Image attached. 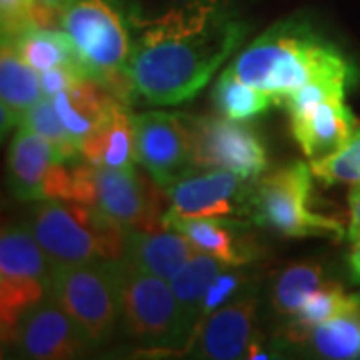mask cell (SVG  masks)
Listing matches in <instances>:
<instances>
[{"instance_id":"obj_1","label":"cell","mask_w":360,"mask_h":360,"mask_svg":"<svg viewBox=\"0 0 360 360\" xmlns=\"http://www.w3.org/2000/svg\"><path fill=\"white\" fill-rule=\"evenodd\" d=\"M134 26L129 72L136 94L158 106L194 98L246 34L245 22L220 0H182Z\"/></svg>"},{"instance_id":"obj_2","label":"cell","mask_w":360,"mask_h":360,"mask_svg":"<svg viewBox=\"0 0 360 360\" xmlns=\"http://www.w3.org/2000/svg\"><path fill=\"white\" fill-rule=\"evenodd\" d=\"M236 77L281 98L310 82L348 86L356 72L330 42L302 22H281L252 40L231 66Z\"/></svg>"},{"instance_id":"obj_3","label":"cell","mask_w":360,"mask_h":360,"mask_svg":"<svg viewBox=\"0 0 360 360\" xmlns=\"http://www.w3.org/2000/svg\"><path fill=\"white\" fill-rule=\"evenodd\" d=\"M26 229L32 232L52 270L124 257L129 231L98 206L72 200H40Z\"/></svg>"},{"instance_id":"obj_4","label":"cell","mask_w":360,"mask_h":360,"mask_svg":"<svg viewBox=\"0 0 360 360\" xmlns=\"http://www.w3.org/2000/svg\"><path fill=\"white\" fill-rule=\"evenodd\" d=\"M60 28L96 82L124 103L136 94L129 72L132 42L120 0H75L60 14Z\"/></svg>"},{"instance_id":"obj_5","label":"cell","mask_w":360,"mask_h":360,"mask_svg":"<svg viewBox=\"0 0 360 360\" xmlns=\"http://www.w3.org/2000/svg\"><path fill=\"white\" fill-rule=\"evenodd\" d=\"M312 170L304 162H292L270 172L255 184L252 219L283 236H345L338 219L314 212L310 206Z\"/></svg>"},{"instance_id":"obj_6","label":"cell","mask_w":360,"mask_h":360,"mask_svg":"<svg viewBox=\"0 0 360 360\" xmlns=\"http://www.w3.org/2000/svg\"><path fill=\"white\" fill-rule=\"evenodd\" d=\"M52 290V266L28 229H4L0 236V330L14 342L18 322Z\"/></svg>"},{"instance_id":"obj_7","label":"cell","mask_w":360,"mask_h":360,"mask_svg":"<svg viewBox=\"0 0 360 360\" xmlns=\"http://www.w3.org/2000/svg\"><path fill=\"white\" fill-rule=\"evenodd\" d=\"M108 264L122 328L136 338L174 345L176 298L170 281L134 266L124 257Z\"/></svg>"},{"instance_id":"obj_8","label":"cell","mask_w":360,"mask_h":360,"mask_svg":"<svg viewBox=\"0 0 360 360\" xmlns=\"http://www.w3.org/2000/svg\"><path fill=\"white\" fill-rule=\"evenodd\" d=\"M345 84L310 82L281 98L288 110L292 136L310 162L340 150L356 130L345 103Z\"/></svg>"},{"instance_id":"obj_9","label":"cell","mask_w":360,"mask_h":360,"mask_svg":"<svg viewBox=\"0 0 360 360\" xmlns=\"http://www.w3.org/2000/svg\"><path fill=\"white\" fill-rule=\"evenodd\" d=\"M51 295L75 321L90 347L104 345L118 324L108 260L52 270Z\"/></svg>"},{"instance_id":"obj_10","label":"cell","mask_w":360,"mask_h":360,"mask_svg":"<svg viewBox=\"0 0 360 360\" xmlns=\"http://www.w3.org/2000/svg\"><path fill=\"white\" fill-rule=\"evenodd\" d=\"M193 139L194 168H220L257 180L266 168V148L258 130L245 120L205 116L186 118Z\"/></svg>"},{"instance_id":"obj_11","label":"cell","mask_w":360,"mask_h":360,"mask_svg":"<svg viewBox=\"0 0 360 360\" xmlns=\"http://www.w3.org/2000/svg\"><path fill=\"white\" fill-rule=\"evenodd\" d=\"M252 180L220 168H194L165 186L168 208L174 219H238L252 214Z\"/></svg>"},{"instance_id":"obj_12","label":"cell","mask_w":360,"mask_h":360,"mask_svg":"<svg viewBox=\"0 0 360 360\" xmlns=\"http://www.w3.org/2000/svg\"><path fill=\"white\" fill-rule=\"evenodd\" d=\"M155 180L136 172V168H94V206L122 224L127 231H167L162 196Z\"/></svg>"},{"instance_id":"obj_13","label":"cell","mask_w":360,"mask_h":360,"mask_svg":"<svg viewBox=\"0 0 360 360\" xmlns=\"http://www.w3.org/2000/svg\"><path fill=\"white\" fill-rule=\"evenodd\" d=\"M136 162L160 188L194 170L193 139L186 116L168 112L134 115Z\"/></svg>"},{"instance_id":"obj_14","label":"cell","mask_w":360,"mask_h":360,"mask_svg":"<svg viewBox=\"0 0 360 360\" xmlns=\"http://www.w3.org/2000/svg\"><path fill=\"white\" fill-rule=\"evenodd\" d=\"M14 342L28 359L70 360L90 347L66 310L49 295L18 322Z\"/></svg>"},{"instance_id":"obj_15","label":"cell","mask_w":360,"mask_h":360,"mask_svg":"<svg viewBox=\"0 0 360 360\" xmlns=\"http://www.w3.org/2000/svg\"><path fill=\"white\" fill-rule=\"evenodd\" d=\"M257 298L255 295L236 296L229 304L220 307L202 324L194 336L188 352L194 350L198 359L236 360L246 354V348L255 336Z\"/></svg>"},{"instance_id":"obj_16","label":"cell","mask_w":360,"mask_h":360,"mask_svg":"<svg viewBox=\"0 0 360 360\" xmlns=\"http://www.w3.org/2000/svg\"><path fill=\"white\" fill-rule=\"evenodd\" d=\"M165 226L182 232L200 252L212 255L226 266H246L258 258L257 240L245 222L236 219H174L165 217Z\"/></svg>"},{"instance_id":"obj_17","label":"cell","mask_w":360,"mask_h":360,"mask_svg":"<svg viewBox=\"0 0 360 360\" xmlns=\"http://www.w3.org/2000/svg\"><path fill=\"white\" fill-rule=\"evenodd\" d=\"M80 155L96 167L132 168L136 162L134 115L115 98L101 124L80 142Z\"/></svg>"},{"instance_id":"obj_18","label":"cell","mask_w":360,"mask_h":360,"mask_svg":"<svg viewBox=\"0 0 360 360\" xmlns=\"http://www.w3.org/2000/svg\"><path fill=\"white\" fill-rule=\"evenodd\" d=\"M56 160L65 158L51 142L26 127H18L8 153V172L14 194L22 200H42L44 179Z\"/></svg>"},{"instance_id":"obj_19","label":"cell","mask_w":360,"mask_h":360,"mask_svg":"<svg viewBox=\"0 0 360 360\" xmlns=\"http://www.w3.org/2000/svg\"><path fill=\"white\" fill-rule=\"evenodd\" d=\"M200 252L179 231L139 232L129 231L124 258L134 266L170 281L191 258Z\"/></svg>"},{"instance_id":"obj_20","label":"cell","mask_w":360,"mask_h":360,"mask_svg":"<svg viewBox=\"0 0 360 360\" xmlns=\"http://www.w3.org/2000/svg\"><path fill=\"white\" fill-rule=\"evenodd\" d=\"M226 264L206 252H196L182 269L170 278L176 298V340L174 345L186 348L193 338L206 288Z\"/></svg>"},{"instance_id":"obj_21","label":"cell","mask_w":360,"mask_h":360,"mask_svg":"<svg viewBox=\"0 0 360 360\" xmlns=\"http://www.w3.org/2000/svg\"><path fill=\"white\" fill-rule=\"evenodd\" d=\"M40 75L28 66L14 51L13 44L2 40L0 51V110H2V132L18 129L25 112L42 98Z\"/></svg>"},{"instance_id":"obj_22","label":"cell","mask_w":360,"mask_h":360,"mask_svg":"<svg viewBox=\"0 0 360 360\" xmlns=\"http://www.w3.org/2000/svg\"><path fill=\"white\" fill-rule=\"evenodd\" d=\"M115 98L118 96L108 92L101 82L86 77L52 96V104L68 132L78 142H82L101 124Z\"/></svg>"},{"instance_id":"obj_23","label":"cell","mask_w":360,"mask_h":360,"mask_svg":"<svg viewBox=\"0 0 360 360\" xmlns=\"http://www.w3.org/2000/svg\"><path fill=\"white\" fill-rule=\"evenodd\" d=\"M2 40L13 44V49L20 54V58L28 66H32L39 75L44 70L56 68V66H84L75 42L70 40L65 30L44 28V26H28L18 34Z\"/></svg>"},{"instance_id":"obj_24","label":"cell","mask_w":360,"mask_h":360,"mask_svg":"<svg viewBox=\"0 0 360 360\" xmlns=\"http://www.w3.org/2000/svg\"><path fill=\"white\" fill-rule=\"evenodd\" d=\"M292 338L307 342L310 350L321 359H360V304L309 330L292 328Z\"/></svg>"},{"instance_id":"obj_25","label":"cell","mask_w":360,"mask_h":360,"mask_svg":"<svg viewBox=\"0 0 360 360\" xmlns=\"http://www.w3.org/2000/svg\"><path fill=\"white\" fill-rule=\"evenodd\" d=\"M214 103L220 115L232 120H248L281 104L276 94L240 80L231 66L220 75L214 89Z\"/></svg>"},{"instance_id":"obj_26","label":"cell","mask_w":360,"mask_h":360,"mask_svg":"<svg viewBox=\"0 0 360 360\" xmlns=\"http://www.w3.org/2000/svg\"><path fill=\"white\" fill-rule=\"evenodd\" d=\"M322 283L321 264L312 260L292 262L276 276L272 286V307L283 316H295L304 298Z\"/></svg>"},{"instance_id":"obj_27","label":"cell","mask_w":360,"mask_h":360,"mask_svg":"<svg viewBox=\"0 0 360 360\" xmlns=\"http://www.w3.org/2000/svg\"><path fill=\"white\" fill-rule=\"evenodd\" d=\"M356 304H360L359 295H347L338 284H321L314 292L304 298L298 312L292 316V328L309 330Z\"/></svg>"},{"instance_id":"obj_28","label":"cell","mask_w":360,"mask_h":360,"mask_svg":"<svg viewBox=\"0 0 360 360\" xmlns=\"http://www.w3.org/2000/svg\"><path fill=\"white\" fill-rule=\"evenodd\" d=\"M20 127H26L32 132L40 134L42 139H46L65 160H75V158L82 156L80 155V142L68 132L65 122L60 120V116L52 104V98L49 96H42L39 103L26 110Z\"/></svg>"},{"instance_id":"obj_29","label":"cell","mask_w":360,"mask_h":360,"mask_svg":"<svg viewBox=\"0 0 360 360\" xmlns=\"http://www.w3.org/2000/svg\"><path fill=\"white\" fill-rule=\"evenodd\" d=\"M236 269H238V266H224V269L220 270L219 274L212 278V283L208 284L205 300H202V307H200V314H198V322H196V328H194L193 338L188 340L184 352H188V348L193 345L194 336L198 335V330L202 328V324H205L220 307L229 304V302L234 300L236 296H240L243 288H245L246 283H248V278H246L240 270Z\"/></svg>"},{"instance_id":"obj_30","label":"cell","mask_w":360,"mask_h":360,"mask_svg":"<svg viewBox=\"0 0 360 360\" xmlns=\"http://www.w3.org/2000/svg\"><path fill=\"white\" fill-rule=\"evenodd\" d=\"M39 0H0L2 39L18 34L28 26H34V11Z\"/></svg>"},{"instance_id":"obj_31","label":"cell","mask_w":360,"mask_h":360,"mask_svg":"<svg viewBox=\"0 0 360 360\" xmlns=\"http://www.w3.org/2000/svg\"><path fill=\"white\" fill-rule=\"evenodd\" d=\"M90 77L89 70L80 65H66V66H56L51 70H44L40 72V89L44 96H56L58 92H63L68 86H72L75 82H78L80 78ZM92 78V77H90Z\"/></svg>"},{"instance_id":"obj_32","label":"cell","mask_w":360,"mask_h":360,"mask_svg":"<svg viewBox=\"0 0 360 360\" xmlns=\"http://www.w3.org/2000/svg\"><path fill=\"white\" fill-rule=\"evenodd\" d=\"M348 240L360 245V184H354L348 193Z\"/></svg>"},{"instance_id":"obj_33","label":"cell","mask_w":360,"mask_h":360,"mask_svg":"<svg viewBox=\"0 0 360 360\" xmlns=\"http://www.w3.org/2000/svg\"><path fill=\"white\" fill-rule=\"evenodd\" d=\"M245 359H250V360H266L270 359V354L266 352V348H264V345L258 340V336L255 335L252 336V340H250V345H248V348H246V354Z\"/></svg>"},{"instance_id":"obj_34","label":"cell","mask_w":360,"mask_h":360,"mask_svg":"<svg viewBox=\"0 0 360 360\" xmlns=\"http://www.w3.org/2000/svg\"><path fill=\"white\" fill-rule=\"evenodd\" d=\"M348 266H350V274H352V278L360 283V245L354 246V250H352V255L348 258Z\"/></svg>"},{"instance_id":"obj_35","label":"cell","mask_w":360,"mask_h":360,"mask_svg":"<svg viewBox=\"0 0 360 360\" xmlns=\"http://www.w3.org/2000/svg\"><path fill=\"white\" fill-rule=\"evenodd\" d=\"M347 146L350 148V153H352V156H354V160H356V165L360 168V127H356V130L352 132V136L347 142Z\"/></svg>"},{"instance_id":"obj_36","label":"cell","mask_w":360,"mask_h":360,"mask_svg":"<svg viewBox=\"0 0 360 360\" xmlns=\"http://www.w3.org/2000/svg\"><path fill=\"white\" fill-rule=\"evenodd\" d=\"M42 4H46V6H51V8H54L56 13L63 14V11H65L68 4H72L75 0H40Z\"/></svg>"}]
</instances>
